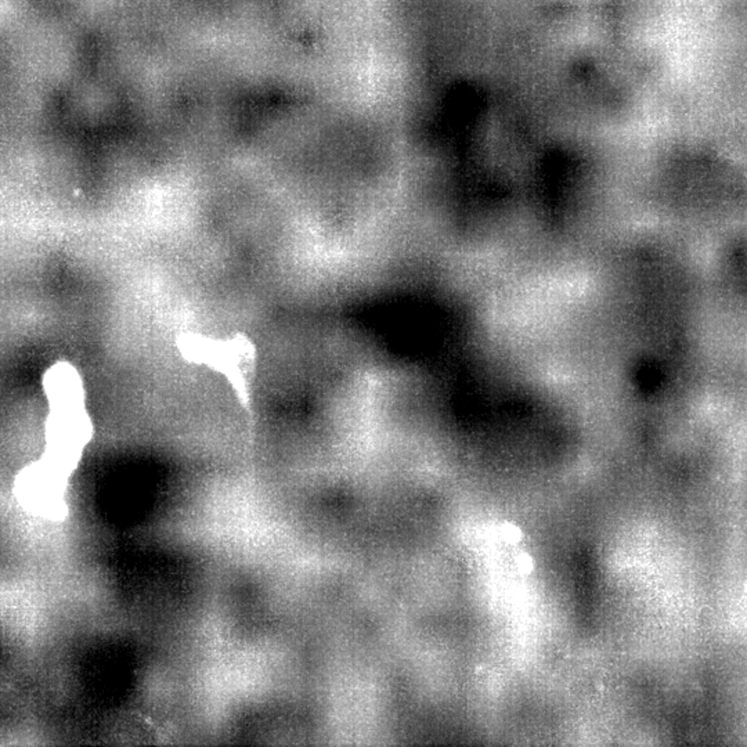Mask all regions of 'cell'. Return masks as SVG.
<instances>
[{"mask_svg":"<svg viewBox=\"0 0 747 747\" xmlns=\"http://www.w3.org/2000/svg\"><path fill=\"white\" fill-rule=\"evenodd\" d=\"M68 474L50 461H39L25 468L17 479V495L32 512L60 520L66 515Z\"/></svg>","mask_w":747,"mask_h":747,"instance_id":"1","label":"cell"}]
</instances>
